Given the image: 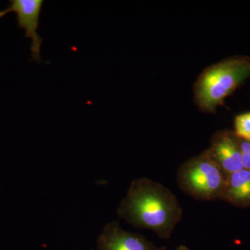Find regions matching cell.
<instances>
[{
    "label": "cell",
    "mask_w": 250,
    "mask_h": 250,
    "mask_svg": "<svg viewBox=\"0 0 250 250\" xmlns=\"http://www.w3.org/2000/svg\"><path fill=\"white\" fill-rule=\"evenodd\" d=\"M175 250H191L190 249V248H188L187 246H185V245H181V246H179L177 247V248H176Z\"/></svg>",
    "instance_id": "30bf717a"
},
{
    "label": "cell",
    "mask_w": 250,
    "mask_h": 250,
    "mask_svg": "<svg viewBox=\"0 0 250 250\" xmlns=\"http://www.w3.org/2000/svg\"><path fill=\"white\" fill-rule=\"evenodd\" d=\"M9 12H8V11L6 9L4 10V11H0V19H1V18L4 17L5 15L7 14Z\"/></svg>",
    "instance_id": "8fae6325"
},
{
    "label": "cell",
    "mask_w": 250,
    "mask_h": 250,
    "mask_svg": "<svg viewBox=\"0 0 250 250\" xmlns=\"http://www.w3.org/2000/svg\"><path fill=\"white\" fill-rule=\"evenodd\" d=\"M8 12L17 14L18 25L25 30L26 37L31 40V55L38 62H41L42 39L38 34L39 17L43 1L42 0H12Z\"/></svg>",
    "instance_id": "8992f818"
},
{
    "label": "cell",
    "mask_w": 250,
    "mask_h": 250,
    "mask_svg": "<svg viewBox=\"0 0 250 250\" xmlns=\"http://www.w3.org/2000/svg\"></svg>",
    "instance_id": "7c38bea8"
},
{
    "label": "cell",
    "mask_w": 250,
    "mask_h": 250,
    "mask_svg": "<svg viewBox=\"0 0 250 250\" xmlns=\"http://www.w3.org/2000/svg\"><path fill=\"white\" fill-rule=\"evenodd\" d=\"M228 175L208 149L182 163L177 171V183L182 191L197 201L219 200Z\"/></svg>",
    "instance_id": "3957f363"
},
{
    "label": "cell",
    "mask_w": 250,
    "mask_h": 250,
    "mask_svg": "<svg viewBox=\"0 0 250 250\" xmlns=\"http://www.w3.org/2000/svg\"><path fill=\"white\" fill-rule=\"evenodd\" d=\"M234 133L240 139L250 142V112L235 118Z\"/></svg>",
    "instance_id": "ba28073f"
},
{
    "label": "cell",
    "mask_w": 250,
    "mask_h": 250,
    "mask_svg": "<svg viewBox=\"0 0 250 250\" xmlns=\"http://www.w3.org/2000/svg\"><path fill=\"white\" fill-rule=\"evenodd\" d=\"M240 146L243 168L250 171V142L240 139Z\"/></svg>",
    "instance_id": "9c48e42d"
},
{
    "label": "cell",
    "mask_w": 250,
    "mask_h": 250,
    "mask_svg": "<svg viewBox=\"0 0 250 250\" xmlns=\"http://www.w3.org/2000/svg\"><path fill=\"white\" fill-rule=\"evenodd\" d=\"M219 200L238 207H250V171L243 169L228 174L223 194Z\"/></svg>",
    "instance_id": "52a82bcc"
},
{
    "label": "cell",
    "mask_w": 250,
    "mask_h": 250,
    "mask_svg": "<svg viewBox=\"0 0 250 250\" xmlns=\"http://www.w3.org/2000/svg\"><path fill=\"white\" fill-rule=\"evenodd\" d=\"M98 250H166V246H156L141 233L130 232L121 228L117 220L104 227L97 240Z\"/></svg>",
    "instance_id": "277c9868"
},
{
    "label": "cell",
    "mask_w": 250,
    "mask_h": 250,
    "mask_svg": "<svg viewBox=\"0 0 250 250\" xmlns=\"http://www.w3.org/2000/svg\"><path fill=\"white\" fill-rule=\"evenodd\" d=\"M207 149L227 175L244 169L240 139L232 130L215 131L210 137V146Z\"/></svg>",
    "instance_id": "5b68a950"
},
{
    "label": "cell",
    "mask_w": 250,
    "mask_h": 250,
    "mask_svg": "<svg viewBox=\"0 0 250 250\" xmlns=\"http://www.w3.org/2000/svg\"><path fill=\"white\" fill-rule=\"evenodd\" d=\"M117 214L133 228L150 230L167 240L182 220L183 208L170 189L143 177L131 182Z\"/></svg>",
    "instance_id": "6da1fadb"
},
{
    "label": "cell",
    "mask_w": 250,
    "mask_h": 250,
    "mask_svg": "<svg viewBox=\"0 0 250 250\" xmlns=\"http://www.w3.org/2000/svg\"><path fill=\"white\" fill-rule=\"evenodd\" d=\"M250 78V57L233 56L210 65L194 83V102L200 111L213 113L245 81Z\"/></svg>",
    "instance_id": "7a4b0ae2"
}]
</instances>
